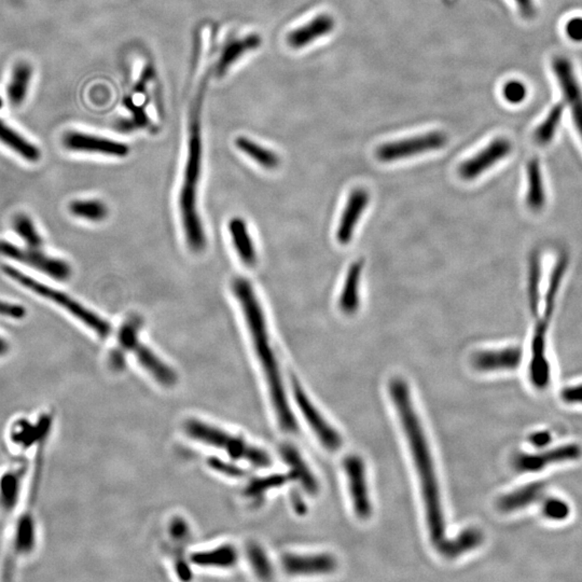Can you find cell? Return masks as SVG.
Masks as SVG:
<instances>
[{
  "instance_id": "cell-1",
  "label": "cell",
  "mask_w": 582,
  "mask_h": 582,
  "mask_svg": "<svg viewBox=\"0 0 582 582\" xmlns=\"http://www.w3.org/2000/svg\"><path fill=\"white\" fill-rule=\"evenodd\" d=\"M389 394L399 416L402 429L406 433L411 455L413 457L416 474L420 480L429 537L433 544L438 547L445 540V520L438 478L435 474L428 441L411 398L410 388L406 382L400 377L392 380L389 383Z\"/></svg>"
},
{
  "instance_id": "cell-2",
  "label": "cell",
  "mask_w": 582,
  "mask_h": 582,
  "mask_svg": "<svg viewBox=\"0 0 582 582\" xmlns=\"http://www.w3.org/2000/svg\"><path fill=\"white\" fill-rule=\"evenodd\" d=\"M233 292L244 313L245 321L251 336L253 348L269 387L272 406L278 418V424L287 433H296L298 424L291 412L280 367L271 346L269 331L266 328V317L261 305L258 301L253 286L245 278H236L233 280Z\"/></svg>"
},
{
  "instance_id": "cell-3",
  "label": "cell",
  "mask_w": 582,
  "mask_h": 582,
  "mask_svg": "<svg viewBox=\"0 0 582 582\" xmlns=\"http://www.w3.org/2000/svg\"><path fill=\"white\" fill-rule=\"evenodd\" d=\"M199 108L200 106L195 109L190 123L187 161L178 201L186 241L189 249L195 253L203 251L206 246L205 232L198 210V188L201 181L203 162V142Z\"/></svg>"
},
{
  "instance_id": "cell-4",
  "label": "cell",
  "mask_w": 582,
  "mask_h": 582,
  "mask_svg": "<svg viewBox=\"0 0 582 582\" xmlns=\"http://www.w3.org/2000/svg\"><path fill=\"white\" fill-rule=\"evenodd\" d=\"M1 269L8 278H11L21 286L32 291V292L45 299V300L55 303V305L70 314L72 316L79 319L84 326L90 328L100 338H105L110 336L111 327L108 321H105L102 317L95 314L94 312L91 311L88 307L72 298L69 295L65 294L63 291L57 290L55 287L49 286L45 283L35 280L32 276L23 273L13 266H3Z\"/></svg>"
},
{
  "instance_id": "cell-5",
  "label": "cell",
  "mask_w": 582,
  "mask_h": 582,
  "mask_svg": "<svg viewBox=\"0 0 582 582\" xmlns=\"http://www.w3.org/2000/svg\"><path fill=\"white\" fill-rule=\"evenodd\" d=\"M183 429L190 438L222 450L233 460H245L255 467L266 468L271 466L272 460L269 454L222 429L197 420L187 421L183 425Z\"/></svg>"
},
{
  "instance_id": "cell-6",
  "label": "cell",
  "mask_w": 582,
  "mask_h": 582,
  "mask_svg": "<svg viewBox=\"0 0 582 582\" xmlns=\"http://www.w3.org/2000/svg\"><path fill=\"white\" fill-rule=\"evenodd\" d=\"M530 342V357L528 363V379L532 387L544 391L552 380V368L548 355V336L552 319L546 315H537Z\"/></svg>"
},
{
  "instance_id": "cell-7",
  "label": "cell",
  "mask_w": 582,
  "mask_h": 582,
  "mask_svg": "<svg viewBox=\"0 0 582 582\" xmlns=\"http://www.w3.org/2000/svg\"><path fill=\"white\" fill-rule=\"evenodd\" d=\"M138 326L125 323L120 329L118 338L123 350H131L140 366L148 371L158 383L164 387H172L176 384L177 375L172 369L163 363L149 348L138 341Z\"/></svg>"
},
{
  "instance_id": "cell-8",
  "label": "cell",
  "mask_w": 582,
  "mask_h": 582,
  "mask_svg": "<svg viewBox=\"0 0 582 582\" xmlns=\"http://www.w3.org/2000/svg\"><path fill=\"white\" fill-rule=\"evenodd\" d=\"M582 457L579 443H564L537 450L534 453H519L513 457V467L523 474H537L554 466L573 463Z\"/></svg>"
},
{
  "instance_id": "cell-9",
  "label": "cell",
  "mask_w": 582,
  "mask_h": 582,
  "mask_svg": "<svg viewBox=\"0 0 582 582\" xmlns=\"http://www.w3.org/2000/svg\"><path fill=\"white\" fill-rule=\"evenodd\" d=\"M447 144V136L445 132H429L424 135L404 138L381 144L375 150V158L380 162L393 163L402 159L443 149Z\"/></svg>"
},
{
  "instance_id": "cell-10",
  "label": "cell",
  "mask_w": 582,
  "mask_h": 582,
  "mask_svg": "<svg viewBox=\"0 0 582 582\" xmlns=\"http://www.w3.org/2000/svg\"><path fill=\"white\" fill-rule=\"evenodd\" d=\"M0 256L10 258L14 261L22 262L55 280H67L72 273V269L67 262L59 258L47 256V253L39 251V249H18L11 243L0 241Z\"/></svg>"
},
{
  "instance_id": "cell-11",
  "label": "cell",
  "mask_w": 582,
  "mask_h": 582,
  "mask_svg": "<svg viewBox=\"0 0 582 582\" xmlns=\"http://www.w3.org/2000/svg\"><path fill=\"white\" fill-rule=\"evenodd\" d=\"M343 469L348 478V493L355 515L367 520L372 515V503L369 494L365 462L358 455H348L343 460Z\"/></svg>"
},
{
  "instance_id": "cell-12",
  "label": "cell",
  "mask_w": 582,
  "mask_h": 582,
  "mask_svg": "<svg viewBox=\"0 0 582 582\" xmlns=\"http://www.w3.org/2000/svg\"><path fill=\"white\" fill-rule=\"evenodd\" d=\"M292 391H294L297 406L302 413L305 422L307 423L314 435H316L317 439L321 441L323 447L332 452L341 449L343 445L341 435L324 418L323 414L319 412L316 406H314L313 402L309 401L303 388L297 382L292 383Z\"/></svg>"
},
{
  "instance_id": "cell-13",
  "label": "cell",
  "mask_w": 582,
  "mask_h": 582,
  "mask_svg": "<svg viewBox=\"0 0 582 582\" xmlns=\"http://www.w3.org/2000/svg\"><path fill=\"white\" fill-rule=\"evenodd\" d=\"M513 152V144L507 138L498 137L472 158L458 166V176L465 181H472L488 172L497 163L507 158Z\"/></svg>"
},
{
  "instance_id": "cell-14",
  "label": "cell",
  "mask_w": 582,
  "mask_h": 582,
  "mask_svg": "<svg viewBox=\"0 0 582 582\" xmlns=\"http://www.w3.org/2000/svg\"><path fill=\"white\" fill-rule=\"evenodd\" d=\"M63 144L68 150L88 154L123 158L130 154V148L123 142L81 132H68L63 137Z\"/></svg>"
},
{
  "instance_id": "cell-15",
  "label": "cell",
  "mask_w": 582,
  "mask_h": 582,
  "mask_svg": "<svg viewBox=\"0 0 582 582\" xmlns=\"http://www.w3.org/2000/svg\"><path fill=\"white\" fill-rule=\"evenodd\" d=\"M523 360V350L520 346H507L498 350H480L470 358V365L479 372L513 371L519 368Z\"/></svg>"
},
{
  "instance_id": "cell-16",
  "label": "cell",
  "mask_w": 582,
  "mask_h": 582,
  "mask_svg": "<svg viewBox=\"0 0 582 582\" xmlns=\"http://www.w3.org/2000/svg\"><path fill=\"white\" fill-rule=\"evenodd\" d=\"M370 202V193L365 188L352 190L342 212L336 230L338 244L348 245L352 241L357 226Z\"/></svg>"
},
{
  "instance_id": "cell-17",
  "label": "cell",
  "mask_w": 582,
  "mask_h": 582,
  "mask_svg": "<svg viewBox=\"0 0 582 582\" xmlns=\"http://www.w3.org/2000/svg\"><path fill=\"white\" fill-rule=\"evenodd\" d=\"M282 565L289 575H323L336 571L338 563L329 553H315L284 555Z\"/></svg>"
},
{
  "instance_id": "cell-18",
  "label": "cell",
  "mask_w": 582,
  "mask_h": 582,
  "mask_svg": "<svg viewBox=\"0 0 582 582\" xmlns=\"http://www.w3.org/2000/svg\"><path fill=\"white\" fill-rule=\"evenodd\" d=\"M546 484L540 481L527 483L499 497L496 503L497 509L505 513L523 510L542 501L546 496Z\"/></svg>"
},
{
  "instance_id": "cell-19",
  "label": "cell",
  "mask_w": 582,
  "mask_h": 582,
  "mask_svg": "<svg viewBox=\"0 0 582 582\" xmlns=\"http://www.w3.org/2000/svg\"><path fill=\"white\" fill-rule=\"evenodd\" d=\"M336 22L329 14H321L315 16L305 25L300 26L296 30H291L287 36V42L292 49H303V47L313 43L317 39L329 35L334 30Z\"/></svg>"
},
{
  "instance_id": "cell-20",
  "label": "cell",
  "mask_w": 582,
  "mask_h": 582,
  "mask_svg": "<svg viewBox=\"0 0 582 582\" xmlns=\"http://www.w3.org/2000/svg\"><path fill=\"white\" fill-rule=\"evenodd\" d=\"M363 268H365V259L359 258L355 260L348 270L346 280H344L343 288H342L340 299H338V307L342 313L346 315H355L360 307V296H359V287H360L361 275H363Z\"/></svg>"
},
{
  "instance_id": "cell-21",
  "label": "cell",
  "mask_w": 582,
  "mask_h": 582,
  "mask_svg": "<svg viewBox=\"0 0 582 582\" xmlns=\"http://www.w3.org/2000/svg\"><path fill=\"white\" fill-rule=\"evenodd\" d=\"M228 229L239 259L247 268H253L257 263V253L246 222L239 217H234L229 222Z\"/></svg>"
},
{
  "instance_id": "cell-22",
  "label": "cell",
  "mask_w": 582,
  "mask_h": 582,
  "mask_svg": "<svg viewBox=\"0 0 582 582\" xmlns=\"http://www.w3.org/2000/svg\"><path fill=\"white\" fill-rule=\"evenodd\" d=\"M261 43V37L257 34L249 35L244 38L231 41L224 47L219 59L217 62V76L222 77V76L226 75V72L232 67L233 64L236 63L241 57H244L247 53L257 50Z\"/></svg>"
},
{
  "instance_id": "cell-23",
  "label": "cell",
  "mask_w": 582,
  "mask_h": 582,
  "mask_svg": "<svg viewBox=\"0 0 582 582\" xmlns=\"http://www.w3.org/2000/svg\"><path fill=\"white\" fill-rule=\"evenodd\" d=\"M526 176H527L526 177V181H527L526 206L532 212H542L547 204V191L542 166H540L538 159H532L527 163Z\"/></svg>"
},
{
  "instance_id": "cell-24",
  "label": "cell",
  "mask_w": 582,
  "mask_h": 582,
  "mask_svg": "<svg viewBox=\"0 0 582 582\" xmlns=\"http://www.w3.org/2000/svg\"><path fill=\"white\" fill-rule=\"evenodd\" d=\"M483 542V532L477 527H467L453 538H445L437 548L441 555L447 559H455L465 553L470 552L481 546Z\"/></svg>"
},
{
  "instance_id": "cell-25",
  "label": "cell",
  "mask_w": 582,
  "mask_h": 582,
  "mask_svg": "<svg viewBox=\"0 0 582 582\" xmlns=\"http://www.w3.org/2000/svg\"><path fill=\"white\" fill-rule=\"evenodd\" d=\"M0 142L28 162H37L40 159V150L3 120H0Z\"/></svg>"
},
{
  "instance_id": "cell-26",
  "label": "cell",
  "mask_w": 582,
  "mask_h": 582,
  "mask_svg": "<svg viewBox=\"0 0 582 582\" xmlns=\"http://www.w3.org/2000/svg\"><path fill=\"white\" fill-rule=\"evenodd\" d=\"M32 76L33 69L30 64L25 62L16 64L7 89L8 98L13 106H20L25 101Z\"/></svg>"
},
{
  "instance_id": "cell-27",
  "label": "cell",
  "mask_w": 582,
  "mask_h": 582,
  "mask_svg": "<svg viewBox=\"0 0 582 582\" xmlns=\"http://www.w3.org/2000/svg\"><path fill=\"white\" fill-rule=\"evenodd\" d=\"M235 146L239 152L253 159L256 163L266 169H274L280 165V156L271 149L263 147L253 139L239 136L235 139Z\"/></svg>"
},
{
  "instance_id": "cell-28",
  "label": "cell",
  "mask_w": 582,
  "mask_h": 582,
  "mask_svg": "<svg viewBox=\"0 0 582 582\" xmlns=\"http://www.w3.org/2000/svg\"><path fill=\"white\" fill-rule=\"evenodd\" d=\"M192 562L201 567H231L236 563L237 553L231 546L220 547L215 550L202 551L192 555Z\"/></svg>"
},
{
  "instance_id": "cell-29",
  "label": "cell",
  "mask_w": 582,
  "mask_h": 582,
  "mask_svg": "<svg viewBox=\"0 0 582 582\" xmlns=\"http://www.w3.org/2000/svg\"><path fill=\"white\" fill-rule=\"evenodd\" d=\"M69 210L74 216L89 222H102L108 216V207L100 200H76L70 203Z\"/></svg>"
},
{
  "instance_id": "cell-30",
  "label": "cell",
  "mask_w": 582,
  "mask_h": 582,
  "mask_svg": "<svg viewBox=\"0 0 582 582\" xmlns=\"http://www.w3.org/2000/svg\"><path fill=\"white\" fill-rule=\"evenodd\" d=\"M563 113H564V105L563 104L555 105L551 108V110L547 115L546 119L535 130L534 139H535L536 144H540V146H547V144H550L551 140L554 138L557 127H559L561 120H562Z\"/></svg>"
},
{
  "instance_id": "cell-31",
  "label": "cell",
  "mask_w": 582,
  "mask_h": 582,
  "mask_svg": "<svg viewBox=\"0 0 582 582\" xmlns=\"http://www.w3.org/2000/svg\"><path fill=\"white\" fill-rule=\"evenodd\" d=\"M540 513L551 522L566 521L571 515V507L565 499L557 496H544L540 506Z\"/></svg>"
},
{
  "instance_id": "cell-32",
  "label": "cell",
  "mask_w": 582,
  "mask_h": 582,
  "mask_svg": "<svg viewBox=\"0 0 582 582\" xmlns=\"http://www.w3.org/2000/svg\"><path fill=\"white\" fill-rule=\"evenodd\" d=\"M13 229L28 247L39 249L42 245V237L28 215H16L13 219Z\"/></svg>"
},
{
  "instance_id": "cell-33",
  "label": "cell",
  "mask_w": 582,
  "mask_h": 582,
  "mask_svg": "<svg viewBox=\"0 0 582 582\" xmlns=\"http://www.w3.org/2000/svg\"><path fill=\"white\" fill-rule=\"evenodd\" d=\"M286 453L289 464H290L291 467L296 470V477L300 480V482L302 483L304 490L307 491V492L311 493V494L316 493L317 490H319L316 479H315L313 474L309 472L307 465L303 463V460H301L298 453H297L296 451H292V450L287 451Z\"/></svg>"
},
{
  "instance_id": "cell-34",
  "label": "cell",
  "mask_w": 582,
  "mask_h": 582,
  "mask_svg": "<svg viewBox=\"0 0 582 582\" xmlns=\"http://www.w3.org/2000/svg\"><path fill=\"white\" fill-rule=\"evenodd\" d=\"M503 96L510 104H521L527 96V89L519 80H510L503 86Z\"/></svg>"
},
{
  "instance_id": "cell-35",
  "label": "cell",
  "mask_w": 582,
  "mask_h": 582,
  "mask_svg": "<svg viewBox=\"0 0 582 582\" xmlns=\"http://www.w3.org/2000/svg\"><path fill=\"white\" fill-rule=\"evenodd\" d=\"M560 397L564 404L582 406V383L565 386L561 389Z\"/></svg>"
},
{
  "instance_id": "cell-36",
  "label": "cell",
  "mask_w": 582,
  "mask_h": 582,
  "mask_svg": "<svg viewBox=\"0 0 582 582\" xmlns=\"http://www.w3.org/2000/svg\"><path fill=\"white\" fill-rule=\"evenodd\" d=\"M567 37L575 42H582V18H573L565 26Z\"/></svg>"
},
{
  "instance_id": "cell-37",
  "label": "cell",
  "mask_w": 582,
  "mask_h": 582,
  "mask_svg": "<svg viewBox=\"0 0 582 582\" xmlns=\"http://www.w3.org/2000/svg\"><path fill=\"white\" fill-rule=\"evenodd\" d=\"M552 435L549 431L540 430L532 433L530 435L528 441L532 447H536L537 450H542L549 447L552 443Z\"/></svg>"
},
{
  "instance_id": "cell-38",
  "label": "cell",
  "mask_w": 582,
  "mask_h": 582,
  "mask_svg": "<svg viewBox=\"0 0 582 582\" xmlns=\"http://www.w3.org/2000/svg\"><path fill=\"white\" fill-rule=\"evenodd\" d=\"M25 309H23L20 305L11 304V303L0 301V315H1V316L20 319L25 316Z\"/></svg>"
},
{
  "instance_id": "cell-39",
  "label": "cell",
  "mask_w": 582,
  "mask_h": 582,
  "mask_svg": "<svg viewBox=\"0 0 582 582\" xmlns=\"http://www.w3.org/2000/svg\"><path fill=\"white\" fill-rule=\"evenodd\" d=\"M517 7L519 8L520 13L524 18H532L535 16L536 8L534 5V0H515Z\"/></svg>"
},
{
  "instance_id": "cell-40",
  "label": "cell",
  "mask_w": 582,
  "mask_h": 582,
  "mask_svg": "<svg viewBox=\"0 0 582 582\" xmlns=\"http://www.w3.org/2000/svg\"><path fill=\"white\" fill-rule=\"evenodd\" d=\"M3 106H4V101H3V98H1V97H0V109L3 108Z\"/></svg>"
}]
</instances>
